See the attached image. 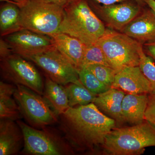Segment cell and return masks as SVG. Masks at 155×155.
I'll list each match as a JSON object with an SVG mask.
<instances>
[{
  "instance_id": "obj_1",
  "label": "cell",
  "mask_w": 155,
  "mask_h": 155,
  "mask_svg": "<svg viewBox=\"0 0 155 155\" xmlns=\"http://www.w3.org/2000/svg\"><path fill=\"white\" fill-rule=\"evenodd\" d=\"M59 117L64 138L73 150L81 152L92 153L102 148L106 136L117 124L93 103L69 107Z\"/></svg>"
},
{
  "instance_id": "obj_2",
  "label": "cell",
  "mask_w": 155,
  "mask_h": 155,
  "mask_svg": "<svg viewBox=\"0 0 155 155\" xmlns=\"http://www.w3.org/2000/svg\"><path fill=\"white\" fill-rule=\"evenodd\" d=\"M63 8L58 32L78 39L86 45L96 43L105 32V24L86 0H71Z\"/></svg>"
},
{
  "instance_id": "obj_3",
  "label": "cell",
  "mask_w": 155,
  "mask_h": 155,
  "mask_svg": "<svg viewBox=\"0 0 155 155\" xmlns=\"http://www.w3.org/2000/svg\"><path fill=\"white\" fill-rule=\"evenodd\" d=\"M155 147V127L145 120L130 127H116L106 136L102 147L105 154L137 155Z\"/></svg>"
},
{
  "instance_id": "obj_4",
  "label": "cell",
  "mask_w": 155,
  "mask_h": 155,
  "mask_svg": "<svg viewBox=\"0 0 155 155\" xmlns=\"http://www.w3.org/2000/svg\"><path fill=\"white\" fill-rule=\"evenodd\" d=\"M16 5L20 8L22 29L49 36L58 32L64 14L62 6L48 0H25Z\"/></svg>"
},
{
  "instance_id": "obj_5",
  "label": "cell",
  "mask_w": 155,
  "mask_h": 155,
  "mask_svg": "<svg viewBox=\"0 0 155 155\" xmlns=\"http://www.w3.org/2000/svg\"><path fill=\"white\" fill-rule=\"evenodd\" d=\"M96 43L103 50L110 67L117 72L125 67L139 66L143 44L127 35L107 28Z\"/></svg>"
},
{
  "instance_id": "obj_6",
  "label": "cell",
  "mask_w": 155,
  "mask_h": 155,
  "mask_svg": "<svg viewBox=\"0 0 155 155\" xmlns=\"http://www.w3.org/2000/svg\"><path fill=\"white\" fill-rule=\"evenodd\" d=\"M17 122L24 137L22 152L35 155H67L73 153V149L66 140L46 127L38 130L22 121Z\"/></svg>"
},
{
  "instance_id": "obj_7",
  "label": "cell",
  "mask_w": 155,
  "mask_h": 155,
  "mask_svg": "<svg viewBox=\"0 0 155 155\" xmlns=\"http://www.w3.org/2000/svg\"><path fill=\"white\" fill-rule=\"evenodd\" d=\"M14 99L29 125L42 128L58 122V115L41 95L22 85H16Z\"/></svg>"
},
{
  "instance_id": "obj_8",
  "label": "cell",
  "mask_w": 155,
  "mask_h": 155,
  "mask_svg": "<svg viewBox=\"0 0 155 155\" xmlns=\"http://www.w3.org/2000/svg\"><path fill=\"white\" fill-rule=\"evenodd\" d=\"M25 58L13 54L1 60V74L5 80L22 85L43 95L45 84L35 67Z\"/></svg>"
},
{
  "instance_id": "obj_9",
  "label": "cell",
  "mask_w": 155,
  "mask_h": 155,
  "mask_svg": "<svg viewBox=\"0 0 155 155\" xmlns=\"http://www.w3.org/2000/svg\"><path fill=\"white\" fill-rule=\"evenodd\" d=\"M44 71L47 76L64 86L68 84H82L78 71L71 62L55 47L27 58Z\"/></svg>"
},
{
  "instance_id": "obj_10",
  "label": "cell",
  "mask_w": 155,
  "mask_h": 155,
  "mask_svg": "<svg viewBox=\"0 0 155 155\" xmlns=\"http://www.w3.org/2000/svg\"><path fill=\"white\" fill-rule=\"evenodd\" d=\"M14 54L27 59L55 47L51 37L23 29L6 36Z\"/></svg>"
},
{
  "instance_id": "obj_11",
  "label": "cell",
  "mask_w": 155,
  "mask_h": 155,
  "mask_svg": "<svg viewBox=\"0 0 155 155\" xmlns=\"http://www.w3.org/2000/svg\"><path fill=\"white\" fill-rule=\"evenodd\" d=\"M95 8L96 14L108 28L120 31L141 12L139 6L130 2L102 5Z\"/></svg>"
},
{
  "instance_id": "obj_12",
  "label": "cell",
  "mask_w": 155,
  "mask_h": 155,
  "mask_svg": "<svg viewBox=\"0 0 155 155\" xmlns=\"http://www.w3.org/2000/svg\"><path fill=\"white\" fill-rule=\"evenodd\" d=\"M111 87L130 94H151L152 92L150 84L139 66L125 67L119 71Z\"/></svg>"
},
{
  "instance_id": "obj_13",
  "label": "cell",
  "mask_w": 155,
  "mask_h": 155,
  "mask_svg": "<svg viewBox=\"0 0 155 155\" xmlns=\"http://www.w3.org/2000/svg\"><path fill=\"white\" fill-rule=\"evenodd\" d=\"M121 32L143 44L155 41V15L150 9L141 12Z\"/></svg>"
},
{
  "instance_id": "obj_14",
  "label": "cell",
  "mask_w": 155,
  "mask_h": 155,
  "mask_svg": "<svg viewBox=\"0 0 155 155\" xmlns=\"http://www.w3.org/2000/svg\"><path fill=\"white\" fill-rule=\"evenodd\" d=\"M24 147V137L17 122L0 119V155H16Z\"/></svg>"
},
{
  "instance_id": "obj_15",
  "label": "cell",
  "mask_w": 155,
  "mask_h": 155,
  "mask_svg": "<svg viewBox=\"0 0 155 155\" xmlns=\"http://www.w3.org/2000/svg\"><path fill=\"white\" fill-rule=\"evenodd\" d=\"M125 92L111 87L107 91L97 95L94 104L101 112L115 120L117 123H124L122 114V101Z\"/></svg>"
},
{
  "instance_id": "obj_16",
  "label": "cell",
  "mask_w": 155,
  "mask_h": 155,
  "mask_svg": "<svg viewBox=\"0 0 155 155\" xmlns=\"http://www.w3.org/2000/svg\"><path fill=\"white\" fill-rule=\"evenodd\" d=\"M50 36L52 38L56 48L78 71L82 65L85 44L78 39L61 32Z\"/></svg>"
},
{
  "instance_id": "obj_17",
  "label": "cell",
  "mask_w": 155,
  "mask_h": 155,
  "mask_svg": "<svg viewBox=\"0 0 155 155\" xmlns=\"http://www.w3.org/2000/svg\"><path fill=\"white\" fill-rule=\"evenodd\" d=\"M149 100V94H125L122 101V114L124 122L139 124L145 119Z\"/></svg>"
},
{
  "instance_id": "obj_18",
  "label": "cell",
  "mask_w": 155,
  "mask_h": 155,
  "mask_svg": "<svg viewBox=\"0 0 155 155\" xmlns=\"http://www.w3.org/2000/svg\"><path fill=\"white\" fill-rule=\"evenodd\" d=\"M44 97L58 116L70 107L66 88L46 76L45 81Z\"/></svg>"
},
{
  "instance_id": "obj_19",
  "label": "cell",
  "mask_w": 155,
  "mask_h": 155,
  "mask_svg": "<svg viewBox=\"0 0 155 155\" xmlns=\"http://www.w3.org/2000/svg\"><path fill=\"white\" fill-rule=\"evenodd\" d=\"M16 88V85L0 82V119L15 121L23 118L14 97Z\"/></svg>"
},
{
  "instance_id": "obj_20",
  "label": "cell",
  "mask_w": 155,
  "mask_h": 155,
  "mask_svg": "<svg viewBox=\"0 0 155 155\" xmlns=\"http://www.w3.org/2000/svg\"><path fill=\"white\" fill-rule=\"evenodd\" d=\"M22 29L20 8L14 3L8 2L0 10V33L5 37Z\"/></svg>"
},
{
  "instance_id": "obj_21",
  "label": "cell",
  "mask_w": 155,
  "mask_h": 155,
  "mask_svg": "<svg viewBox=\"0 0 155 155\" xmlns=\"http://www.w3.org/2000/svg\"><path fill=\"white\" fill-rule=\"evenodd\" d=\"M70 107L84 106L93 102L97 95L89 91L82 84L71 83L64 85Z\"/></svg>"
},
{
  "instance_id": "obj_22",
  "label": "cell",
  "mask_w": 155,
  "mask_h": 155,
  "mask_svg": "<svg viewBox=\"0 0 155 155\" xmlns=\"http://www.w3.org/2000/svg\"><path fill=\"white\" fill-rule=\"evenodd\" d=\"M79 80L89 91L96 95L104 92L111 88L100 81L90 71L82 67L78 70Z\"/></svg>"
},
{
  "instance_id": "obj_23",
  "label": "cell",
  "mask_w": 155,
  "mask_h": 155,
  "mask_svg": "<svg viewBox=\"0 0 155 155\" xmlns=\"http://www.w3.org/2000/svg\"><path fill=\"white\" fill-rule=\"evenodd\" d=\"M94 64H102L110 67L103 50L96 43L93 44L85 45L81 68Z\"/></svg>"
},
{
  "instance_id": "obj_24",
  "label": "cell",
  "mask_w": 155,
  "mask_h": 155,
  "mask_svg": "<svg viewBox=\"0 0 155 155\" xmlns=\"http://www.w3.org/2000/svg\"><path fill=\"white\" fill-rule=\"evenodd\" d=\"M85 68L92 72L103 83L111 87L118 72L116 70L102 64H94L87 65Z\"/></svg>"
},
{
  "instance_id": "obj_25",
  "label": "cell",
  "mask_w": 155,
  "mask_h": 155,
  "mask_svg": "<svg viewBox=\"0 0 155 155\" xmlns=\"http://www.w3.org/2000/svg\"><path fill=\"white\" fill-rule=\"evenodd\" d=\"M139 67L151 87V94L155 95V64L150 57L143 51L140 54Z\"/></svg>"
},
{
  "instance_id": "obj_26",
  "label": "cell",
  "mask_w": 155,
  "mask_h": 155,
  "mask_svg": "<svg viewBox=\"0 0 155 155\" xmlns=\"http://www.w3.org/2000/svg\"><path fill=\"white\" fill-rule=\"evenodd\" d=\"M145 119L155 127V95L149 94V100L145 114Z\"/></svg>"
},
{
  "instance_id": "obj_27",
  "label": "cell",
  "mask_w": 155,
  "mask_h": 155,
  "mask_svg": "<svg viewBox=\"0 0 155 155\" xmlns=\"http://www.w3.org/2000/svg\"><path fill=\"white\" fill-rule=\"evenodd\" d=\"M14 54L10 45L5 39L0 40V58L4 59Z\"/></svg>"
},
{
  "instance_id": "obj_28",
  "label": "cell",
  "mask_w": 155,
  "mask_h": 155,
  "mask_svg": "<svg viewBox=\"0 0 155 155\" xmlns=\"http://www.w3.org/2000/svg\"><path fill=\"white\" fill-rule=\"evenodd\" d=\"M147 54L155 60V41L144 44Z\"/></svg>"
},
{
  "instance_id": "obj_29",
  "label": "cell",
  "mask_w": 155,
  "mask_h": 155,
  "mask_svg": "<svg viewBox=\"0 0 155 155\" xmlns=\"http://www.w3.org/2000/svg\"><path fill=\"white\" fill-rule=\"evenodd\" d=\"M99 4L102 5H113L116 3H121L126 0H93Z\"/></svg>"
},
{
  "instance_id": "obj_30",
  "label": "cell",
  "mask_w": 155,
  "mask_h": 155,
  "mask_svg": "<svg viewBox=\"0 0 155 155\" xmlns=\"http://www.w3.org/2000/svg\"><path fill=\"white\" fill-rule=\"evenodd\" d=\"M149 6L155 15V0H143Z\"/></svg>"
},
{
  "instance_id": "obj_31",
  "label": "cell",
  "mask_w": 155,
  "mask_h": 155,
  "mask_svg": "<svg viewBox=\"0 0 155 155\" xmlns=\"http://www.w3.org/2000/svg\"><path fill=\"white\" fill-rule=\"evenodd\" d=\"M48 1L63 7L71 0H48Z\"/></svg>"
},
{
  "instance_id": "obj_32",
  "label": "cell",
  "mask_w": 155,
  "mask_h": 155,
  "mask_svg": "<svg viewBox=\"0 0 155 155\" xmlns=\"http://www.w3.org/2000/svg\"><path fill=\"white\" fill-rule=\"evenodd\" d=\"M6 1L14 3V4L16 5V4H19V3L22 2H23L25 0H6Z\"/></svg>"
}]
</instances>
